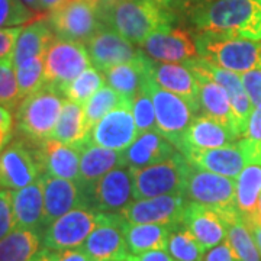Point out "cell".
<instances>
[{
  "label": "cell",
  "instance_id": "obj_1",
  "mask_svg": "<svg viewBox=\"0 0 261 261\" xmlns=\"http://www.w3.org/2000/svg\"><path fill=\"white\" fill-rule=\"evenodd\" d=\"M187 18L195 31L261 41V0H211Z\"/></svg>",
  "mask_w": 261,
  "mask_h": 261
},
{
  "label": "cell",
  "instance_id": "obj_2",
  "mask_svg": "<svg viewBox=\"0 0 261 261\" xmlns=\"http://www.w3.org/2000/svg\"><path fill=\"white\" fill-rule=\"evenodd\" d=\"M100 19L105 27L140 47L151 34L174 27L177 16L152 0H119L100 5Z\"/></svg>",
  "mask_w": 261,
  "mask_h": 261
},
{
  "label": "cell",
  "instance_id": "obj_3",
  "mask_svg": "<svg viewBox=\"0 0 261 261\" xmlns=\"http://www.w3.org/2000/svg\"><path fill=\"white\" fill-rule=\"evenodd\" d=\"M193 38L197 56L221 68L237 74L261 68V41L211 31H195Z\"/></svg>",
  "mask_w": 261,
  "mask_h": 261
},
{
  "label": "cell",
  "instance_id": "obj_4",
  "mask_svg": "<svg viewBox=\"0 0 261 261\" xmlns=\"http://www.w3.org/2000/svg\"><path fill=\"white\" fill-rule=\"evenodd\" d=\"M64 99L60 92L45 86L35 93L23 97L15 111L16 130L31 142L51 138Z\"/></svg>",
  "mask_w": 261,
  "mask_h": 261
},
{
  "label": "cell",
  "instance_id": "obj_5",
  "mask_svg": "<svg viewBox=\"0 0 261 261\" xmlns=\"http://www.w3.org/2000/svg\"><path fill=\"white\" fill-rule=\"evenodd\" d=\"M92 67L84 42L54 37L44 54V86L63 94L67 84Z\"/></svg>",
  "mask_w": 261,
  "mask_h": 261
},
{
  "label": "cell",
  "instance_id": "obj_6",
  "mask_svg": "<svg viewBox=\"0 0 261 261\" xmlns=\"http://www.w3.org/2000/svg\"><path fill=\"white\" fill-rule=\"evenodd\" d=\"M190 163L185 154L174 155L142 168H130L134 176V197L147 199L161 195L183 193Z\"/></svg>",
  "mask_w": 261,
  "mask_h": 261
},
{
  "label": "cell",
  "instance_id": "obj_7",
  "mask_svg": "<svg viewBox=\"0 0 261 261\" xmlns=\"http://www.w3.org/2000/svg\"><path fill=\"white\" fill-rule=\"evenodd\" d=\"M183 195L189 202L216 209L225 219L237 214L235 178L216 174L190 164Z\"/></svg>",
  "mask_w": 261,
  "mask_h": 261
},
{
  "label": "cell",
  "instance_id": "obj_8",
  "mask_svg": "<svg viewBox=\"0 0 261 261\" xmlns=\"http://www.w3.org/2000/svg\"><path fill=\"white\" fill-rule=\"evenodd\" d=\"M103 214L92 206H77L57 218L41 233V247L51 251H63L83 247L86 240L100 222Z\"/></svg>",
  "mask_w": 261,
  "mask_h": 261
},
{
  "label": "cell",
  "instance_id": "obj_9",
  "mask_svg": "<svg viewBox=\"0 0 261 261\" xmlns=\"http://www.w3.org/2000/svg\"><path fill=\"white\" fill-rule=\"evenodd\" d=\"M48 20L56 37L84 44L105 28L100 19V0H65L49 12Z\"/></svg>",
  "mask_w": 261,
  "mask_h": 261
},
{
  "label": "cell",
  "instance_id": "obj_10",
  "mask_svg": "<svg viewBox=\"0 0 261 261\" xmlns=\"http://www.w3.org/2000/svg\"><path fill=\"white\" fill-rule=\"evenodd\" d=\"M147 89L155 109L157 130L178 149L186 130L195 121L196 113L183 97L161 89L152 82L151 77Z\"/></svg>",
  "mask_w": 261,
  "mask_h": 261
},
{
  "label": "cell",
  "instance_id": "obj_11",
  "mask_svg": "<svg viewBox=\"0 0 261 261\" xmlns=\"http://www.w3.org/2000/svg\"><path fill=\"white\" fill-rule=\"evenodd\" d=\"M86 205L102 214H122L135 199L134 176L128 166H121L106 173L93 186L84 190Z\"/></svg>",
  "mask_w": 261,
  "mask_h": 261
},
{
  "label": "cell",
  "instance_id": "obj_12",
  "mask_svg": "<svg viewBox=\"0 0 261 261\" xmlns=\"http://www.w3.org/2000/svg\"><path fill=\"white\" fill-rule=\"evenodd\" d=\"M126 224L121 214H103L82 248L92 260L126 261L130 255L125 238Z\"/></svg>",
  "mask_w": 261,
  "mask_h": 261
},
{
  "label": "cell",
  "instance_id": "obj_13",
  "mask_svg": "<svg viewBox=\"0 0 261 261\" xmlns=\"http://www.w3.org/2000/svg\"><path fill=\"white\" fill-rule=\"evenodd\" d=\"M35 148L23 141H13L0 152V189L18 190L41 177Z\"/></svg>",
  "mask_w": 261,
  "mask_h": 261
},
{
  "label": "cell",
  "instance_id": "obj_14",
  "mask_svg": "<svg viewBox=\"0 0 261 261\" xmlns=\"http://www.w3.org/2000/svg\"><path fill=\"white\" fill-rule=\"evenodd\" d=\"M187 200L183 193L134 199L122 212L129 224H181Z\"/></svg>",
  "mask_w": 261,
  "mask_h": 261
},
{
  "label": "cell",
  "instance_id": "obj_15",
  "mask_svg": "<svg viewBox=\"0 0 261 261\" xmlns=\"http://www.w3.org/2000/svg\"><path fill=\"white\" fill-rule=\"evenodd\" d=\"M140 48L145 56L160 63H186L199 57L193 34L176 25L151 34Z\"/></svg>",
  "mask_w": 261,
  "mask_h": 261
},
{
  "label": "cell",
  "instance_id": "obj_16",
  "mask_svg": "<svg viewBox=\"0 0 261 261\" xmlns=\"http://www.w3.org/2000/svg\"><path fill=\"white\" fill-rule=\"evenodd\" d=\"M130 106L121 105L96 122L90 130V142L116 151L128 148L140 135Z\"/></svg>",
  "mask_w": 261,
  "mask_h": 261
},
{
  "label": "cell",
  "instance_id": "obj_17",
  "mask_svg": "<svg viewBox=\"0 0 261 261\" xmlns=\"http://www.w3.org/2000/svg\"><path fill=\"white\" fill-rule=\"evenodd\" d=\"M147 68L154 83L164 90L183 97L192 106L196 116L200 115L197 80L189 65L185 63H160L147 56Z\"/></svg>",
  "mask_w": 261,
  "mask_h": 261
},
{
  "label": "cell",
  "instance_id": "obj_18",
  "mask_svg": "<svg viewBox=\"0 0 261 261\" xmlns=\"http://www.w3.org/2000/svg\"><path fill=\"white\" fill-rule=\"evenodd\" d=\"M193 61L205 73L211 75L216 83H219L224 87L225 92L228 93L229 100H231L233 119H235V125H237V134L240 138L245 137L248 119L251 116L254 106H252L251 99H250V96L244 87L241 74H237V73L228 71L225 68H221V67L215 65L214 63L207 61L202 57H196V58H193Z\"/></svg>",
  "mask_w": 261,
  "mask_h": 261
},
{
  "label": "cell",
  "instance_id": "obj_19",
  "mask_svg": "<svg viewBox=\"0 0 261 261\" xmlns=\"http://www.w3.org/2000/svg\"><path fill=\"white\" fill-rule=\"evenodd\" d=\"M86 47L92 60V65L100 71L118 64L129 63L141 54V48H137V45L108 27L94 34L86 42Z\"/></svg>",
  "mask_w": 261,
  "mask_h": 261
},
{
  "label": "cell",
  "instance_id": "obj_20",
  "mask_svg": "<svg viewBox=\"0 0 261 261\" xmlns=\"http://www.w3.org/2000/svg\"><path fill=\"white\" fill-rule=\"evenodd\" d=\"M186 159L196 167L231 178L238 177L244 168L251 164L241 138L225 147L192 151L186 154Z\"/></svg>",
  "mask_w": 261,
  "mask_h": 261
},
{
  "label": "cell",
  "instance_id": "obj_21",
  "mask_svg": "<svg viewBox=\"0 0 261 261\" xmlns=\"http://www.w3.org/2000/svg\"><path fill=\"white\" fill-rule=\"evenodd\" d=\"M185 64L192 68L196 80H197V96H199L200 115H205L215 121L224 123L237 134V125H235V119H233L231 100H229L228 93L225 92L224 87L219 83H216L211 75L205 73L199 65L196 64L193 58L187 60Z\"/></svg>",
  "mask_w": 261,
  "mask_h": 261
},
{
  "label": "cell",
  "instance_id": "obj_22",
  "mask_svg": "<svg viewBox=\"0 0 261 261\" xmlns=\"http://www.w3.org/2000/svg\"><path fill=\"white\" fill-rule=\"evenodd\" d=\"M41 176L44 181V231L57 218L86 203V199L83 187L77 180L54 177L47 173Z\"/></svg>",
  "mask_w": 261,
  "mask_h": 261
},
{
  "label": "cell",
  "instance_id": "obj_23",
  "mask_svg": "<svg viewBox=\"0 0 261 261\" xmlns=\"http://www.w3.org/2000/svg\"><path fill=\"white\" fill-rule=\"evenodd\" d=\"M181 225L192 232L205 251L226 241L228 224L214 207L189 202L181 218Z\"/></svg>",
  "mask_w": 261,
  "mask_h": 261
},
{
  "label": "cell",
  "instance_id": "obj_24",
  "mask_svg": "<svg viewBox=\"0 0 261 261\" xmlns=\"http://www.w3.org/2000/svg\"><path fill=\"white\" fill-rule=\"evenodd\" d=\"M37 144L35 152L42 173L79 181L82 149L73 145H65L53 138L39 141Z\"/></svg>",
  "mask_w": 261,
  "mask_h": 261
},
{
  "label": "cell",
  "instance_id": "obj_25",
  "mask_svg": "<svg viewBox=\"0 0 261 261\" xmlns=\"http://www.w3.org/2000/svg\"><path fill=\"white\" fill-rule=\"evenodd\" d=\"M237 140H240L238 135L229 126L209 116L199 115L186 130L178 151L186 155L192 151L225 147Z\"/></svg>",
  "mask_w": 261,
  "mask_h": 261
},
{
  "label": "cell",
  "instance_id": "obj_26",
  "mask_svg": "<svg viewBox=\"0 0 261 261\" xmlns=\"http://www.w3.org/2000/svg\"><path fill=\"white\" fill-rule=\"evenodd\" d=\"M12 207L18 228L34 229L41 233L44 228V181L42 176L28 186L12 190Z\"/></svg>",
  "mask_w": 261,
  "mask_h": 261
},
{
  "label": "cell",
  "instance_id": "obj_27",
  "mask_svg": "<svg viewBox=\"0 0 261 261\" xmlns=\"http://www.w3.org/2000/svg\"><path fill=\"white\" fill-rule=\"evenodd\" d=\"M177 151L178 149L159 130L151 129L140 134L137 140L122 152L125 166L130 168H142L168 159Z\"/></svg>",
  "mask_w": 261,
  "mask_h": 261
},
{
  "label": "cell",
  "instance_id": "obj_28",
  "mask_svg": "<svg viewBox=\"0 0 261 261\" xmlns=\"http://www.w3.org/2000/svg\"><path fill=\"white\" fill-rule=\"evenodd\" d=\"M105 82L130 103L147 87L149 82L147 56L142 53L129 63L118 64L102 71Z\"/></svg>",
  "mask_w": 261,
  "mask_h": 261
},
{
  "label": "cell",
  "instance_id": "obj_29",
  "mask_svg": "<svg viewBox=\"0 0 261 261\" xmlns=\"http://www.w3.org/2000/svg\"><path fill=\"white\" fill-rule=\"evenodd\" d=\"M125 166L123 152L109 149L89 142L80 154V178L83 190L92 187L106 173L116 167Z\"/></svg>",
  "mask_w": 261,
  "mask_h": 261
},
{
  "label": "cell",
  "instance_id": "obj_30",
  "mask_svg": "<svg viewBox=\"0 0 261 261\" xmlns=\"http://www.w3.org/2000/svg\"><path fill=\"white\" fill-rule=\"evenodd\" d=\"M51 138L80 149L90 142V126L87 125L83 105L64 99L63 109Z\"/></svg>",
  "mask_w": 261,
  "mask_h": 261
},
{
  "label": "cell",
  "instance_id": "obj_31",
  "mask_svg": "<svg viewBox=\"0 0 261 261\" xmlns=\"http://www.w3.org/2000/svg\"><path fill=\"white\" fill-rule=\"evenodd\" d=\"M54 37L56 34L48 19H38L22 28L13 49L15 67L25 63L27 60L44 56Z\"/></svg>",
  "mask_w": 261,
  "mask_h": 261
},
{
  "label": "cell",
  "instance_id": "obj_32",
  "mask_svg": "<svg viewBox=\"0 0 261 261\" xmlns=\"http://www.w3.org/2000/svg\"><path fill=\"white\" fill-rule=\"evenodd\" d=\"M261 195V164H248L235 178V207L245 224L257 219Z\"/></svg>",
  "mask_w": 261,
  "mask_h": 261
},
{
  "label": "cell",
  "instance_id": "obj_33",
  "mask_svg": "<svg viewBox=\"0 0 261 261\" xmlns=\"http://www.w3.org/2000/svg\"><path fill=\"white\" fill-rule=\"evenodd\" d=\"M176 225L126 224L125 238L130 255H138L151 250H166L168 237Z\"/></svg>",
  "mask_w": 261,
  "mask_h": 261
},
{
  "label": "cell",
  "instance_id": "obj_34",
  "mask_svg": "<svg viewBox=\"0 0 261 261\" xmlns=\"http://www.w3.org/2000/svg\"><path fill=\"white\" fill-rule=\"evenodd\" d=\"M41 248V233L15 228L0 241V261H31Z\"/></svg>",
  "mask_w": 261,
  "mask_h": 261
},
{
  "label": "cell",
  "instance_id": "obj_35",
  "mask_svg": "<svg viewBox=\"0 0 261 261\" xmlns=\"http://www.w3.org/2000/svg\"><path fill=\"white\" fill-rule=\"evenodd\" d=\"M228 233L226 241L231 245L233 254L238 261H261L260 251L252 237L250 226L245 224L241 215H232L226 219Z\"/></svg>",
  "mask_w": 261,
  "mask_h": 261
},
{
  "label": "cell",
  "instance_id": "obj_36",
  "mask_svg": "<svg viewBox=\"0 0 261 261\" xmlns=\"http://www.w3.org/2000/svg\"><path fill=\"white\" fill-rule=\"evenodd\" d=\"M166 250L176 261H203L205 257V248L181 224L173 228Z\"/></svg>",
  "mask_w": 261,
  "mask_h": 261
},
{
  "label": "cell",
  "instance_id": "obj_37",
  "mask_svg": "<svg viewBox=\"0 0 261 261\" xmlns=\"http://www.w3.org/2000/svg\"><path fill=\"white\" fill-rule=\"evenodd\" d=\"M105 83L106 82L102 71L92 65L86 68L82 74L77 75L71 83L67 84V87L63 90V96L68 100L84 106L94 93L102 89Z\"/></svg>",
  "mask_w": 261,
  "mask_h": 261
},
{
  "label": "cell",
  "instance_id": "obj_38",
  "mask_svg": "<svg viewBox=\"0 0 261 261\" xmlns=\"http://www.w3.org/2000/svg\"><path fill=\"white\" fill-rule=\"evenodd\" d=\"M121 105H132V103L126 100L116 90H113L112 87H109L108 84L103 86L102 89L97 93H94L89 99V102L83 106L87 125L90 126V130L96 122L100 121L106 113H109Z\"/></svg>",
  "mask_w": 261,
  "mask_h": 261
},
{
  "label": "cell",
  "instance_id": "obj_39",
  "mask_svg": "<svg viewBox=\"0 0 261 261\" xmlns=\"http://www.w3.org/2000/svg\"><path fill=\"white\" fill-rule=\"evenodd\" d=\"M19 93L27 97L44 87V56L27 60L16 67Z\"/></svg>",
  "mask_w": 261,
  "mask_h": 261
},
{
  "label": "cell",
  "instance_id": "obj_40",
  "mask_svg": "<svg viewBox=\"0 0 261 261\" xmlns=\"http://www.w3.org/2000/svg\"><path fill=\"white\" fill-rule=\"evenodd\" d=\"M20 100L16 67L13 64V57H9L0 61V106L12 112L16 111Z\"/></svg>",
  "mask_w": 261,
  "mask_h": 261
},
{
  "label": "cell",
  "instance_id": "obj_41",
  "mask_svg": "<svg viewBox=\"0 0 261 261\" xmlns=\"http://www.w3.org/2000/svg\"><path fill=\"white\" fill-rule=\"evenodd\" d=\"M34 18L35 12L22 0H0V29L22 27Z\"/></svg>",
  "mask_w": 261,
  "mask_h": 261
},
{
  "label": "cell",
  "instance_id": "obj_42",
  "mask_svg": "<svg viewBox=\"0 0 261 261\" xmlns=\"http://www.w3.org/2000/svg\"><path fill=\"white\" fill-rule=\"evenodd\" d=\"M130 109H132V115H134V119H135L140 134L151 129H157L155 109H154L152 97H151L147 87L134 99Z\"/></svg>",
  "mask_w": 261,
  "mask_h": 261
},
{
  "label": "cell",
  "instance_id": "obj_43",
  "mask_svg": "<svg viewBox=\"0 0 261 261\" xmlns=\"http://www.w3.org/2000/svg\"><path fill=\"white\" fill-rule=\"evenodd\" d=\"M16 228L13 207H12V190L0 189V241Z\"/></svg>",
  "mask_w": 261,
  "mask_h": 261
},
{
  "label": "cell",
  "instance_id": "obj_44",
  "mask_svg": "<svg viewBox=\"0 0 261 261\" xmlns=\"http://www.w3.org/2000/svg\"><path fill=\"white\" fill-rule=\"evenodd\" d=\"M20 31H22V27L0 29V61L13 57V49H15Z\"/></svg>",
  "mask_w": 261,
  "mask_h": 261
},
{
  "label": "cell",
  "instance_id": "obj_45",
  "mask_svg": "<svg viewBox=\"0 0 261 261\" xmlns=\"http://www.w3.org/2000/svg\"><path fill=\"white\" fill-rule=\"evenodd\" d=\"M241 79L244 87L251 99L252 106H257L261 102V68L244 73L241 74Z\"/></svg>",
  "mask_w": 261,
  "mask_h": 261
},
{
  "label": "cell",
  "instance_id": "obj_46",
  "mask_svg": "<svg viewBox=\"0 0 261 261\" xmlns=\"http://www.w3.org/2000/svg\"><path fill=\"white\" fill-rule=\"evenodd\" d=\"M203 261H238L228 241L218 244L205 252Z\"/></svg>",
  "mask_w": 261,
  "mask_h": 261
},
{
  "label": "cell",
  "instance_id": "obj_47",
  "mask_svg": "<svg viewBox=\"0 0 261 261\" xmlns=\"http://www.w3.org/2000/svg\"><path fill=\"white\" fill-rule=\"evenodd\" d=\"M245 137L261 144V102L252 109L248 125H247V130H245Z\"/></svg>",
  "mask_w": 261,
  "mask_h": 261
},
{
  "label": "cell",
  "instance_id": "obj_48",
  "mask_svg": "<svg viewBox=\"0 0 261 261\" xmlns=\"http://www.w3.org/2000/svg\"><path fill=\"white\" fill-rule=\"evenodd\" d=\"M12 125H13V119H12L10 111L0 106V152L3 151V147L6 145V142L10 140Z\"/></svg>",
  "mask_w": 261,
  "mask_h": 261
},
{
  "label": "cell",
  "instance_id": "obj_49",
  "mask_svg": "<svg viewBox=\"0 0 261 261\" xmlns=\"http://www.w3.org/2000/svg\"><path fill=\"white\" fill-rule=\"evenodd\" d=\"M54 261H92L89 254L83 248H71L63 251H53Z\"/></svg>",
  "mask_w": 261,
  "mask_h": 261
},
{
  "label": "cell",
  "instance_id": "obj_50",
  "mask_svg": "<svg viewBox=\"0 0 261 261\" xmlns=\"http://www.w3.org/2000/svg\"><path fill=\"white\" fill-rule=\"evenodd\" d=\"M126 261H176L166 250H151L138 255H129Z\"/></svg>",
  "mask_w": 261,
  "mask_h": 261
},
{
  "label": "cell",
  "instance_id": "obj_51",
  "mask_svg": "<svg viewBox=\"0 0 261 261\" xmlns=\"http://www.w3.org/2000/svg\"><path fill=\"white\" fill-rule=\"evenodd\" d=\"M211 0H174V10L176 12H183V13H189L196 8L205 5Z\"/></svg>",
  "mask_w": 261,
  "mask_h": 261
},
{
  "label": "cell",
  "instance_id": "obj_52",
  "mask_svg": "<svg viewBox=\"0 0 261 261\" xmlns=\"http://www.w3.org/2000/svg\"><path fill=\"white\" fill-rule=\"evenodd\" d=\"M250 226V229H251L252 237H254V240H255V244H257V247H258V251H260L261 255V222L260 221H252L250 224H247Z\"/></svg>",
  "mask_w": 261,
  "mask_h": 261
},
{
  "label": "cell",
  "instance_id": "obj_53",
  "mask_svg": "<svg viewBox=\"0 0 261 261\" xmlns=\"http://www.w3.org/2000/svg\"><path fill=\"white\" fill-rule=\"evenodd\" d=\"M31 261H54V255H53V251L51 250H47V248H39V251L32 257Z\"/></svg>",
  "mask_w": 261,
  "mask_h": 261
},
{
  "label": "cell",
  "instance_id": "obj_54",
  "mask_svg": "<svg viewBox=\"0 0 261 261\" xmlns=\"http://www.w3.org/2000/svg\"><path fill=\"white\" fill-rule=\"evenodd\" d=\"M64 2L65 0H41V8H42V12H53Z\"/></svg>",
  "mask_w": 261,
  "mask_h": 261
},
{
  "label": "cell",
  "instance_id": "obj_55",
  "mask_svg": "<svg viewBox=\"0 0 261 261\" xmlns=\"http://www.w3.org/2000/svg\"><path fill=\"white\" fill-rule=\"evenodd\" d=\"M29 9H32L35 13L37 12H42V8H41V0H22Z\"/></svg>",
  "mask_w": 261,
  "mask_h": 261
},
{
  "label": "cell",
  "instance_id": "obj_56",
  "mask_svg": "<svg viewBox=\"0 0 261 261\" xmlns=\"http://www.w3.org/2000/svg\"><path fill=\"white\" fill-rule=\"evenodd\" d=\"M152 2H155L157 5H160V6L164 8V9L174 10V0H152ZM174 12H176V10H174Z\"/></svg>",
  "mask_w": 261,
  "mask_h": 261
},
{
  "label": "cell",
  "instance_id": "obj_57",
  "mask_svg": "<svg viewBox=\"0 0 261 261\" xmlns=\"http://www.w3.org/2000/svg\"><path fill=\"white\" fill-rule=\"evenodd\" d=\"M257 221L261 222V195L260 199H258V205H257Z\"/></svg>",
  "mask_w": 261,
  "mask_h": 261
},
{
  "label": "cell",
  "instance_id": "obj_58",
  "mask_svg": "<svg viewBox=\"0 0 261 261\" xmlns=\"http://www.w3.org/2000/svg\"><path fill=\"white\" fill-rule=\"evenodd\" d=\"M115 2H119V0H100V5H109V3H115Z\"/></svg>",
  "mask_w": 261,
  "mask_h": 261
},
{
  "label": "cell",
  "instance_id": "obj_59",
  "mask_svg": "<svg viewBox=\"0 0 261 261\" xmlns=\"http://www.w3.org/2000/svg\"><path fill=\"white\" fill-rule=\"evenodd\" d=\"M93 261H112V260H93Z\"/></svg>",
  "mask_w": 261,
  "mask_h": 261
}]
</instances>
